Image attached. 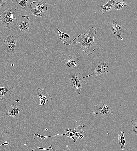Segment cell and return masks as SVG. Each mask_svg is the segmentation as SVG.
<instances>
[{
  "mask_svg": "<svg viewBox=\"0 0 137 151\" xmlns=\"http://www.w3.org/2000/svg\"><path fill=\"white\" fill-rule=\"evenodd\" d=\"M96 31V29L91 26L87 34L80 33L73 39V43H81V45L79 48V50L83 51L88 55H92L96 47L94 42V37Z\"/></svg>",
  "mask_w": 137,
  "mask_h": 151,
  "instance_id": "1",
  "label": "cell"
},
{
  "mask_svg": "<svg viewBox=\"0 0 137 151\" xmlns=\"http://www.w3.org/2000/svg\"><path fill=\"white\" fill-rule=\"evenodd\" d=\"M108 29L111 35L118 40H123L121 35L124 32L125 24L122 20L115 18L107 23Z\"/></svg>",
  "mask_w": 137,
  "mask_h": 151,
  "instance_id": "2",
  "label": "cell"
},
{
  "mask_svg": "<svg viewBox=\"0 0 137 151\" xmlns=\"http://www.w3.org/2000/svg\"><path fill=\"white\" fill-rule=\"evenodd\" d=\"M16 9L14 8H10L5 11L0 15V20L2 24L6 27L9 28L15 27L18 23L17 19L14 16V12Z\"/></svg>",
  "mask_w": 137,
  "mask_h": 151,
  "instance_id": "3",
  "label": "cell"
},
{
  "mask_svg": "<svg viewBox=\"0 0 137 151\" xmlns=\"http://www.w3.org/2000/svg\"><path fill=\"white\" fill-rule=\"evenodd\" d=\"M69 77L71 87L76 93L79 95H80L83 77L79 72L71 73L69 74Z\"/></svg>",
  "mask_w": 137,
  "mask_h": 151,
  "instance_id": "4",
  "label": "cell"
},
{
  "mask_svg": "<svg viewBox=\"0 0 137 151\" xmlns=\"http://www.w3.org/2000/svg\"><path fill=\"white\" fill-rule=\"evenodd\" d=\"M92 112L105 118L112 114L113 112L110 107L107 106L103 103L100 102L93 107Z\"/></svg>",
  "mask_w": 137,
  "mask_h": 151,
  "instance_id": "5",
  "label": "cell"
},
{
  "mask_svg": "<svg viewBox=\"0 0 137 151\" xmlns=\"http://www.w3.org/2000/svg\"><path fill=\"white\" fill-rule=\"evenodd\" d=\"M16 39L13 36L9 35L3 43L2 46L5 51L8 53H15Z\"/></svg>",
  "mask_w": 137,
  "mask_h": 151,
  "instance_id": "6",
  "label": "cell"
},
{
  "mask_svg": "<svg viewBox=\"0 0 137 151\" xmlns=\"http://www.w3.org/2000/svg\"><path fill=\"white\" fill-rule=\"evenodd\" d=\"M109 64L107 62H99L94 66L92 72L86 76L83 77V78L93 75L98 76L107 73L109 71Z\"/></svg>",
  "mask_w": 137,
  "mask_h": 151,
  "instance_id": "7",
  "label": "cell"
},
{
  "mask_svg": "<svg viewBox=\"0 0 137 151\" xmlns=\"http://www.w3.org/2000/svg\"><path fill=\"white\" fill-rule=\"evenodd\" d=\"M83 128L82 126L79 125L73 130H71L70 129H65L64 133L60 135L72 138L73 140L74 143L79 138L80 135L82 134V132L84 131L82 130Z\"/></svg>",
  "mask_w": 137,
  "mask_h": 151,
  "instance_id": "8",
  "label": "cell"
},
{
  "mask_svg": "<svg viewBox=\"0 0 137 151\" xmlns=\"http://www.w3.org/2000/svg\"><path fill=\"white\" fill-rule=\"evenodd\" d=\"M47 3L41 0L33 1L30 3V7L31 9H36L43 14V16H46L48 13Z\"/></svg>",
  "mask_w": 137,
  "mask_h": 151,
  "instance_id": "9",
  "label": "cell"
},
{
  "mask_svg": "<svg viewBox=\"0 0 137 151\" xmlns=\"http://www.w3.org/2000/svg\"><path fill=\"white\" fill-rule=\"evenodd\" d=\"M48 91L46 88L40 89L38 88L37 89L36 94L40 98L39 106L44 105L46 102L52 100V97L48 94Z\"/></svg>",
  "mask_w": 137,
  "mask_h": 151,
  "instance_id": "10",
  "label": "cell"
},
{
  "mask_svg": "<svg viewBox=\"0 0 137 151\" xmlns=\"http://www.w3.org/2000/svg\"><path fill=\"white\" fill-rule=\"evenodd\" d=\"M64 60L67 68L77 70L79 69L80 60L78 58L70 55L65 57Z\"/></svg>",
  "mask_w": 137,
  "mask_h": 151,
  "instance_id": "11",
  "label": "cell"
},
{
  "mask_svg": "<svg viewBox=\"0 0 137 151\" xmlns=\"http://www.w3.org/2000/svg\"><path fill=\"white\" fill-rule=\"evenodd\" d=\"M21 20L18 25V27L22 31L27 33L30 29L32 21L29 18Z\"/></svg>",
  "mask_w": 137,
  "mask_h": 151,
  "instance_id": "12",
  "label": "cell"
},
{
  "mask_svg": "<svg viewBox=\"0 0 137 151\" xmlns=\"http://www.w3.org/2000/svg\"><path fill=\"white\" fill-rule=\"evenodd\" d=\"M14 87L12 86L0 87V100L9 97L13 92Z\"/></svg>",
  "mask_w": 137,
  "mask_h": 151,
  "instance_id": "13",
  "label": "cell"
},
{
  "mask_svg": "<svg viewBox=\"0 0 137 151\" xmlns=\"http://www.w3.org/2000/svg\"><path fill=\"white\" fill-rule=\"evenodd\" d=\"M57 30L60 39L64 44L69 46L73 44V38L68 34L62 32L58 29Z\"/></svg>",
  "mask_w": 137,
  "mask_h": 151,
  "instance_id": "14",
  "label": "cell"
},
{
  "mask_svg": "<svg viewBox=\"0 0 137 151\" xmlns=\"http://www.w3.org/2000/svg\"><path fill=\"white\" fill-rule=\"evenodd\" d=\"M117 0H109L105 4L100 6L102 14L108 13L113 10L114 6Z\"/></svg>",
  "mask_w": 137,
  "mask_h": 151,
  "instance_id": "15",
  "label": "cell"
},
{
  "mask_svg": "<svg viewBox=\"0 0 137 151\" xmlns=\"http://www.w3.org/2000/svg\"><path fill=\"white\" fill-rule=\"evenodd\" d=\"M19 109V106L13 104L6 110V115L9 117H15L18 115Z\"/></svg>",
  "mask_w": 137,
  "mask_h": 151,
  "instance_id": "16",
  "label": "cell"
},
{
  "mask_svg": "<svg viewBox=\"0 0 137 151\" xmlns=\"http://www.w3.org/2000/svg\"><path fill=\"white\" fill-rule=\"evenodd\" d=\"M124 132L122 131L120 132L118 134V143L120 146L121 149L124 150L125 149L126 141L124 135Z\"/></svg>",
  "mask_w": 137,
  "mask_h": 151,
  "instance_id": "17",
  "label": "cell"
},
{
  "mask_svg": "<svg viewBox=\"0 0 137 151\" xmlns=\"http://www.w3.org/2000/svg\"><path fill=\"white\" fill-rule=\"evenodd\" d=\"M127 3L124 0H117L114 6L113 10L115 11L117 10L121 9L124 6H126Z\"/></svg>",
  "mask_w": 137,
  "mask_h": 151,
  "instance_id": "18",
  "label": "cell"
},
{
  "mask_svg": "<svg viewBox=\"0 0 137 151\" xmlns=\"http://www.w3.org/2000/svg\"><path fill=\"white\" fill-rule=\"evenodd\" d=\"M132 124V129L133 134L134 135L136 139L137 137V119L132 120L131 121Z\"/></svg>",
  "mask_w": 137,
  "mask_h": 151,
  "instance_id": "19",
  "label": "cell"
},
{
  "mask_svg": "<svg viewBox=\"0 0 137 151\" xmlns=\"http://www.w3.org/2000/svg\"><path fill=\"white\" fill-rule=\"evenodd\" d=\"M16 2L21 9H24L28 1L27 0H17Z\"/></svg>",
  "mask_w": 137,
  "mask_h": 151,
  "instance_id": "20",
  "label": "cell"
},
{
  "mask_svg": "<svg viewBox=\"0 0 137 151\" xmlns=\"http://www.w3.org/2000/svg\"><path fill=\"white\" fill-rule=\"evenodd\" d=\"M54 137V136H42L41 135H39L36 132H34V134H33L32 135V137L34 139H37V138L38 137H39L41 139H44L48 137Z\"/></svg>",
  "mask_w": 137,
  "mask_h": 151,
  "instance_id": "21",
  "label": "cell"
},
{
  "mask_svg": "<svg viewBox=\"0 0 137 151\" xmlns=\"http://www.w3.org/2000/svg\"><path fill=\"white\" fill-rule=\"evenodd\" d=\"M31 12L35 16L38 17L43 16V14L41 12L36 9H31Z\"/></svg>",
  "mask_w": 137,
  "mask_h": 151,
  "instance_id": "22",
  "label": "cell"
},
{
  "mask_svg": "<svg viewBox=\"0 0 137 151\" xmlns=\"http://www.w3.org/2000/svg\"><path fill=\"white\" fill-rule=\"evenodd\" d=\"M5 3L4 0H0V6H3L4 5Z\"/></svg>",
  "mask_w": 137,
  "mask_h": 151,
  "instance_id": "23",
  "label": "cell"
},
{
  "mask_svg": "<svg viewBox=\"0 0 137 151\" xmlns=\"http://www.w3.org/2000/svg\"><path fill=\"white\" fill-rule=\"evenodd\" d=\"M9 143L7 142V141H5V142H4L3 144H1L0 145V146H1V145H6L8 144Z\"/></svg>",
  "mask_w": 137,
  "mask_h": 151,
  "instance_id": "24",
  "label": "cell"
},
{
  "mask_svg": "<svg viewBox=\"0 0 137 151\" xmlns=\"http://www.w3.org/2000/svg\"><path fill=\"white\" fill-rule=\"evenodd\" d=\"M37 148H38V149H44V150H50V149H49L43 148H39V147H38Z\"/></svg>",
  "mask_w": 137,
  "mask_h": 151,
  "instance_id": "25",
  "label": "cell"
},
{
  "mask_svg": "<svg viewBox=\"0 0 137 151\" xmlns=\"http://www.w3.org/2000/svg\"><path fill=\"white\" fill-rule=\"evenodd\" d=\"M84 137V135L82 134L80 135L79 136V138L80 139H82Z\"/></svg>",
  "mask_w": 137,
  "mask_h": 151,
  "instance_id": "26",
  "label": "cell"
},
{
  "mask_svg": "<svg viewBox=\"0 0 137 151\" xmlns=\"http://www.w3.org/2000/svg\"><path fill=\"white\" fill-rule=\"evenodd\" d=\"M82 127H86V126L84 125H83L82 126Z\"/></svg>",
  "mask_w": 137,
  "mask_h": 151,
  "instance_id": "27",
  "label": "cell"
},
{
  "mask_svg": "<svg viewBox=\"0 0 137 151\" xmlns=\"http://www.w3.org/2000/svg\"><path fill=\"white\" fill-rule=\"evenodd\" d=\"M15 101H16L17 102H18L19 101V100H15Z\"/></svg>",
  "mask_w": 137,
  "mask_h": 151,
  "instance_id": "28",
  "label": "cell"
},
{
  "mask_svg": "<svg viewBox=\"0 0 137 151\" xmlns=\"http://www.w3.org/2000/svg\"><path fill=\"white\" fill-rule=\"evenodd\" d=\"M14 66V64H11V66Z\"/></svg>",
  "mask_w": 137,
  "mask_h": 151,
  "instance_id": "29",
  "label": "cell"
},
{
  "mask_svg": "<svg viewBox=\"0 0 137 151\" xmlns=\"http://www.w3.org/2000/svg\"><path fill=\"white\" fill-rule=\"evenodd\" d=\"M48 130V129H46V130Z\"/></svg>",
  "mask_w": 137,
  "mask_h": 151,
  "instance_id": "30",
  "label": "cell"
}]
</instances>
